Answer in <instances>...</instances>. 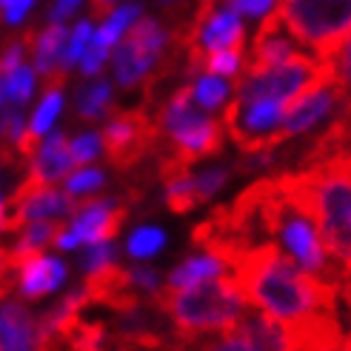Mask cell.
Instances as JSON below:
<instances>
[{
    "label": "cell",
    "mask_w": 351,
    "mask_h": 351,
    "mask_svg": "<svg viewBox=\"0 0 351 351\" xmlns=\"http://www.w3.org/2000/svg\"><path fill=\"white\" fill-rule=\"evenodd\" d=\"M229 274L254 308L286 326L291 335L340 320V286L314 277L274 243L252 245L237 254Z\"/></svg>",
    "instance_id": "cell-1"
},
{
    "label": "cell",
    "mask_w": 351,
    "mask_h": 351,
    "mask_svg": "<svg viewBox=\"0 0 351 351\" xmlns=\"http://www.w3.org/2000/svg\"><path fill=\"white\" fill-rule=\"evenodd\" d=\"M291 180L317 220L328 254L343 269L351 266V149L306 157Z\"/></svg>",
    "instance_id": "cell-2"
},
{
    "label": "cell",
    "mask_w": 351,
    "mask_h": 351,
    "mask_svg": "<svg viewBox=\"0 0 351 351\" xmlns=\"http://www.w3.org/2000/svg\"><path fill=\"white\" fill-rule=\"evenodd\" d=\"M152 300L166 311L171 326L186 340H197L208 331L232 328L245 314V303H249L232 274L206 280L191 289L160 286V291L152 294Z\"/></svg>",
    "instance_id": "cell-3"
},
{
    "label": "cell",
    "mask_w": 351,
    "mask_h": 351,
    "mask_svg": "<svg viewBox=\"0 0 351 351\" xmlns=\"http://www.w3.org/2000/svg\"><path fill=\"white\" fill-rule=\"evenodd\" d=\"M274 14L320 60H337L351 38V0H277Z\"/></svg>",
    "instance_id": "cell-4"
},
{
    "label": "cell",
    "mask_w": 351,
    "mask_h": 351,
    "mask_svg": "<svg viewBox=\"0 0 351 351\" xmlns=\"http://www.w3.org/2000/svg\"><path fill=\"white\" fill-rule=\"evenodd\" d=\"M331 77H337V63L335 60H314L306 55H297L294 60L263 72L254 77L237 75L234 83V100L243 103H254V100H283L289 103L291 97L303 95L314 86H320Z\"/></svg>",
    "instance_id": "cell-5"
},
{
    "label": "cell",
    "mask_w": 351,
    "mask_h": 351,
    "mask_svg": "<svg viewBox=\"0 0 351 351\" xmlns=\"http://www.w3.org/2000/svg\"><path fill=\"white\" fill-rule=\"evenodd\" d=\"M160 137L163 129L157 123V114H152L146 106L132 112L112 106L103 126V149L117 171H129L160 146Z\"/></svg>",
    "instance_id": "cell-6"
},
{
    "label": "cell",
    "mask_w": 351,
    "mask_h": 351,
    "mask_svg": "<svg viewBox=\"0 0 351 351\" xmlns=\"http://www.w3.org/2000/svg\"><path fill=\"white\" fill-rule=\"evenodd\" d=\"M75 212H77V200L69 191L34 189V191H26V195H9L3 200V232L17 234L29 223L51 220L60 215H75Z\"/></svg>",
    "instance_id": "cell-7"
},
{
    "label": "cell",
    "mask_w": 351,
    "mask_h": 351,
    "mask_svg": "<svg viewBox=\"0 0 351 351\" xmlns=\"http://www.w3.org/2000/svg\"><path fill=\"white\" fill-rule=\"evenodd\" d=\"M129 203H117L112 197H83L77 200L75 223L69 229L75 232L80 245L109 243L123 229V223L129 220Z\"/></svg>",
    "instance_id": "cell-8"
},
{
    "label": "cell",
    "mask_w": 351,
    "mask_h": 351,
    "mask_svg": "<svg viewBox=\"0 0 351 351\" xmlns=\"http://www.w3.org/2000/svg\"><path fill=\"white\" fill-rule=\"evenodd\" d=\"M75 154H72V143L66 140L63 132L51 134L43 149H38V154L29 160V171L26 178L14 186L12 195H26V191H34V189H46L49 183H55L60 178H66L69 171L75 169ZM9 197V195H6Z\"/></svg>",
    "instance_id": "cell-9"
},
{
    "label": "cell",
    "mask_w": 351,
    "mask_h": 351,
    "mask_svg": "<svg viewBox=\"0 0 351 351\" xmlns=\"http://www.w3.org/2000/svg\"><path fill=\"white\" fill-rule=\"evenodd\" d=\"M66 280V266L55 257H32L23 269L3 277V297L21 294L23 300H40V297L58 291Z\"/></svg>",
    "instance_id": "cell-10"
},
{
    "label": "cell",
    "mask_w": 351,
    "mask_h": 351,
    "mask_svg": "<svg viewBox=\"0 0 351 351\" xmlns=\"http://www.w3.org/2000/svg\"><path fill=\"white\" fill-rule=\"evenodd\" d=\"M283 29V21L271 12L266 21L260 23L257 34H254V43H252V55H249V63L240 75L245 77H254V75H263V72H271V69L283 66L289 60H294L297 55H303V51H297V46L280 34Z\"/></svg>",
    "instance_id": "cell-11"
},
{
    "label": "cell",
    "mask_w": 351,
    "mask_h": 351,
    "mask_svg": "<svg viewBox=\"0 0 351 351\" xmlns=\"http://www.w3.org/2000/svg\"><path fill=\"white\" fill-rule=\"evenodd\" d=\"M0 351H49L51 346L43 337L40 317L17 300V297H3V314H0Z\"/></svg>",
    "instance_id": "cell-12"
},
{
    "label": "cell",
    "mask_w": 351,
    "mask_h": 351,
    "mask_svg": "<svg viewBox=\"0 0 351 351\" xmlns=\"http://www.w3.org/2000/svg\"><path fill=\"white\" fill-rule=\"evenodd\" d=\"M154 60H160L154 51H149L146 46H140L132 38H126V43L114 51V77H117V83L123 86V89H134L140 80H146Z\"/></svg>",
    "instance_id": "cell-13"
},
{
    "label": "cell",
    "mask_w": 351,
    "mask_h": 351,
    "mask_svg": "<svg viewBox=\"0 0 351 351\" xmlns=\"http://www.w3.org/2000/svg\"><path fill=\"white\" fill-rule=\"evenodd\" d=\"M229 274V266H226V260H220L217 254H197V257H189L183 260L178 269H174L166 280V286L171 289H191V286H200L206 280H215V277H223Z\"/></svg>",
    "instance_id": "cell-14"
},
{
    "label": "cell",
    "mask_w": 351,
    "mask_h": 351,
    "mask_svg": "<svg viewBox=\"0 0 351 351\" xmlns=\"http://www.w3.org/2000/svg\"><path fill=\"white\" fill-rule=\"evenodd\" d=\"M66 40V26L51 23L43 32H32V55H34V72H40L43 77L49 72H55V60L63 51Z\"/></svg>",
    "instance_id": "cell-15"
},
{
    "label": "cell",
    "mask_w": 351,
    "mask_h": 351,
    "mask_svg": "<svg viewBox=\"0 0 351 351\" xmlns=\"http://www.w3.org/2000/svg\"><path fill=\"white\" fill-rule=\"evenodd\" d=\"M109 109H112V86H109V80H97V83L89 86V89H83L80 97H77V106H75L80 120L106 117Z\"/></svg>",
    "instance_id": "cell-16"
},
{
    "label": "cell",
    "mask_w": 351,
    "mask_h": 351,
    "mask_svg": "<svg viewBox=\"0 0 351 351\" xmlns=\"http://www.w3.org/2000/svg\"><path fill=\"white\" fill-rule=\"evenodd\" d=\"M166 186V206L171 208L174 215H189L191 208L200 206V197H197V189H195V178L191 174H183V178H174Z\"/></svg>",
    "instance_id": "cell-17"
},
{
    "label": "cell",
    "mask_w": 351,
    "mask_h": 351,
    "mask_svg": "<svg viewBox=\"0 0 351 351\" xmlns=\"http://www.w3.org/2000/svg\"><path fill=\"white\" fill-rule=\"evenodd\" d=\"M191 351H266V348L232 326V328H226L220 337H212V340L197 337L195 343H191Z\"/></svg>",
    "instance_id": "cell-18"
},
{
    "label": "cell",
    "mask_w": 351,
    "mask_h": 351,
    "mask_svg": "<svg viewBox=\"0 0 351 351\" xmlns=\"http://www.w3.org/2000/svg\"><path fill=\"white\" fill-rule=\"evenodd\" d=\"M163 243H166V234L157 229V226H140V229L132 232V237L126 240V252L137 260H146V257H154L160 252Z\"/></svg>",
    "instance_id": "cell-19"
},
{
    "label": "cell",
    "mask_w": 351,
    "mask_h": 351,
    "mask_svg": "<svg viewBox=\"0 0 351 351\" xmlns=\"http://www.w3.org/2000/svg\"><path fill=\"white\" fill-rule=\"evenodd\" d=\"M129 38L140 46H146L149 51H154L157 58H163V46H166V32L160 29V23L154 17H143L129 29Z\"/></svg>",
    "instance_id": "cell-20"
},
{
    "label": "cell",
    "mask_w": 351,
    "mask_h": 351,
    "mask_svg": "<svg viewBox=\"0 0 351 351\" xmlns=\"http://www.w3.org/2000/svg\"><path fill=\"white\" fill-rule=\"evenodd\" d=\"M32 89H34V75L29 66H21L17 72H12L9 77H3V103L14 100L17 106H23V103L32 97Z\"/></svg>",
    "instance_id": "cell-21"
},
{
    "label": "cell",
    "mask_w": 351,
    "mask_h": 351,
    "mask_svg": "<svg viewBox=\"0 0 351 351\" xmlns=\"http://www.w3.org/2000/svg\"><path fill=\"white\" fill-rule=\"evenodd\" d=\"M89 38H92V23H89V21L77 23V29L72 32V38H69V43H66V46H63V51H60L58 66L69 72V69H72V66L77 63V58H83V55H86V43H89Z\"/></svg>",
    "instance_id": "cell-22"
},
{
    "label": "cell",
    "mask_w": 351,
    "mask_h": 351,
    "mask_svg": "<svg viewBox=\"0 0 351 351\" xmlns=\"http://www.w3.org/2000/svg\"><path fill=\"white\" fill-rule=\"evenodd\" d=\"M60 106H63V95L60 92H43V100H40V106H38V112H34V117H32V132L34 134H46L49 129H51V123H55V117H58V112H60Z\"/></svg>",
    "instance_id": "cell-23"
},
{
    "label": "cell",
    "mask_w": 351,
    "mask_h": 351,
    "mask_svg": "<svg viewBox=\"0 0 351 351\" xmlns=\"http://www.w3.org/2000/svg\"><path fill=\"white\" fill-rule=\"evenodd\" d=\"M226 95H229L226 83H220V80H215V77H197V80H195V100L200 103L203 109H217V106H223Z\"/></svg>",
    "instance_id": "cell-24"
},
{
    "label": "cell",
    "mask_w": 351,
    "mask_h": 351,
    "mask_svg": "<svg viewBox=\"0 0 351 351\" xmlns=\"http://www.w3.org/2000/svg\"><path fill=\"white\" fill-rule=\"evenodd\" d=\"M114 254H117V252H114V245H112V243L89 245V252L80 257V269H83V274H95V271H100V269L112 266V263H114Z\"/></svg>",
    "instance_id": "cell-25"
},
{
    "label": "cell",
    "mask_w": 351,
    "mask_h": 351,
    "mask_svg": "<svg viewBox=\"0 0 351 351\" xmlns=\"http://www.w3.org/2000/svg\"><path fill=\"white\" fill-rule=\"evenodd\" d=\"M237 66H240V49L212 51L206 58V72H215V75H237Z\"/></svg>",
    "instance_id": "cell-26"
},
{
    "label": "cell",
    "mask_w": 351,
    "mask_h": 351,
    "mask_svg": "<svg viewBox=\"0 0 351 351\" xmlns=\"http://www.w3.org/2000/svg\"><path fill=\"white\" fill-rule=\"evenodd\" d=\"M100 186H103V171L97 169H83L66 180L69 195H89V191H97Z\"/></svg>",
    "instance_id": "cell-27"
},
{
    "label": "cell",
    "mask_w": 351,
    "mask_h": 351,
    "mask_svg": "<svg viewBox=\"0 0 351 351\" xmlns=\"http://www.w3.org/2000/svg\"><path fill=\"white\" fill-rule=\"evenodd\" d=\"M100 146H103V134L86 132V134H77L72 140V154H75L77 163H92L95 157L100 154Z\"/></svg>",
    "instance_id": "cell-28"
},
{
    "label": "cell",
    "mask_w": 351,
    "mask_h": 351,
    "mask_svg": "<svg viewBox=\"0 0 351 351\" xmlns=\"http://www.w3.org/2000/svg\"><path fill=\"white\" fill-rule=\"evenodd\" d=\"M109 58V49L106 46H100V43H92L89 49H86V55L80 58V69H83V75H97L100 72V66L106 63Z\"/></svg>",
    "instance_id": "cell-29"
},
{
    "label": "cell",
    "mask_w": 351,
    "mask_h": 351,
    "mask_svg": "<svg viewBox=\"0 0 351 351\" xmlns=\"http://www.w3.org/2000/svg\"><path fill=\"white\" fill-rule=\"evenodd\" d=\"M335 63H337V83H340L343 95L348 97V95H351V38L346 40L340 58H337Z\"/></svg>",
    "instance_id": "cell-30"
},
{
    "label": "cell",
    "mask_w": 351,
    "mask_h": 351,
    "mask_svg": "<svg viewBox=\"0 0 351 351\" xmlns=\"http://www.w3.org/2000/svg\"><path fill=\"white\" fill-rule=\"evenodd\" d=\"M23 114L17 112V109H6V114H3V137L9 140V143H17V140L23 137Z\"/></svg>",
    "instance_id": "cell-31"
},
{
    "label": "cell",
    "mask_w": 351,
    "mask_h": 351,
    "mask_svg": "<svg viewBox=\"0 0 351 351\" xmlns=\"http://www.w3.org/2000/svg\"><path fill=\"white\" fill-rule=\"evenodd\" d=\"M229 6H232L237 14L257 17V14H263V12L271 6V0H229Z\"/></svg>",
    "instance_id": "cell-32"
},
{
    "label": "cell",
    "mask_w": 351,
    "mask_h": 351,
    "mask_svg": "<svg viewBox=\"0 0 351 351\" xmlns=\"http://www.w3.org/2000/svg\"><path fill=\"white\" fill-rule=\"evenodd\" d=\"M34 6V0H12L9 6H3V17H6V23L17 26L23 21V17L29 14V9Z\"/></svg>",
    "instance_id": "cell-33"
},
{
    "label": "cell",
    "mask_w": 351,
    "mask_h": 351,
    "mask_svg": "<svg viewBox=\"0 0 351 351\" xmlns=\"http://www.w3.org/2000/svg\"><path fill=\"white\" fill-rule=\"evenodd\" d=\"M137 17H140V6H137V3H126L123 9H117V12L109 17V21H112L117 29H132V23L137 21Z\"/></svg>",
    "instance_id": "cell-34"
},
{
    "label": "cell",
    "mask_w": 351,
    "mask_h": 351,
    "mask_svg": "<svg viewBox=\"0 0 351 351\" xmlns=\"http://www.w3.org/2000/svg\"><path fill=\"white\" fill-rule=\"evenodd\" d=\"M77 6H80V0H58L55 6H51V23H63V21H69L75 12H77Z\"/></svg>",
    "instance_id": "cell-35"
},
{
    "label": "cell",
    "mask_w": 351,
    "mask_h": 351,
    "mask_svg": "<svg viewBox=\"0 0 351 351\" xmlns=\"http://www.w3.org/2000/svg\"><path fill=\"white\" fill-rule=\"evenodd\" d=\"M120 34H123V29H117L112 21H106L100 26V32H97V38H95V43H100V46H106V49H112L117 40H120Z\"/></svg>",
    "instance_id": "cell-36"
},
{
    "label": "cell",
    "mask_w": 351,
    "mask_h": 351,
    "mask_svg": "<svg viewBox=\"0 0 351 351\" xmlns=\"http://www.w3.org/2000/svg\"><path fill=\"white\" fill-rule=\"evenodd\" d=\"M114 3L117 0H92V14L95 17H109V14H114Z\"/></svg>",
    "instance_id": "cell-37"
},
{
    "label": "cell",
    "mask_w": 351,
    "mask_h": 351,
    "mask_svg": "<svg viewBox=\"0 0 351 351\" xmlns=\"http://www.w3.org/2000/svg\"><path fill=\"white\" fill-rule=\"evenodd\" d=\"M340 112H343V114H348V117H351V95H348V97H346V100H343V103H340Z\"/></svg>",
    "instance_id": "cell-38"
},
{
    "label": "cell",
    "mask_w": 351,
    "mask_h": 351,
    "mask_svg": "<svg viewBox=\"0 0 351 351\" xmlns=\"http://www.w3.org/2000/svg\"><path fill=\"white\" fill-rule=\"evenodd\" d=\"M343 351H351V331L346 335V343H343Z\"/></svg>",
    "instance_id": "cell-39"
},
{
    "label": "cell",
    "mask_w": 351,
    "mask_h": 351,
    "mask_svg": "<svg viewBox=\"0 0 351 351\" xmlns=\"http://www.w3.org/2000/svg\"><path fill=\"white\" fill-rule=\"evenodd\" d=\"M9 3H12V0H3V6H9Z\"/></svg>",
    "instance_id": "cell-40"
},
{
    "label": "cell",
    "mask_w": 351,
    "mask_h": 351,
    "mask_svg": "<svg viewBox=\"0 0 351 351\" xmlns=\"http://www.w3.org/2000/svg\"><path fill=\"white\" fill-rule=\"evenodd\" d=\"M346 269H348V266H346Z\"/></svg>",
    "instance_id": "cell-41"
}]
</instances>
